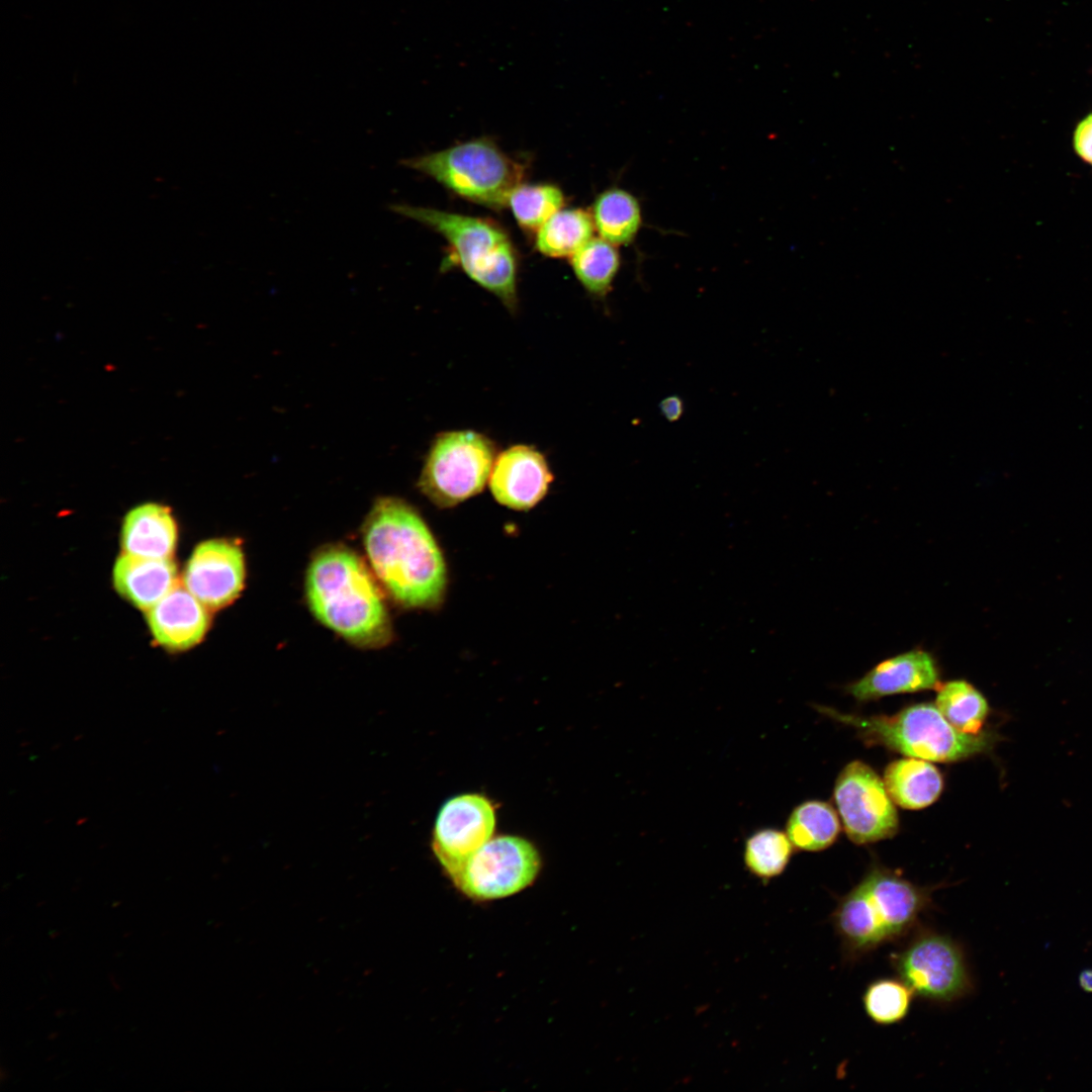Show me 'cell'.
<instances>
[{"instance_id": "obj_1", "label": "cell", "mask_w": 1092, "mask_h": 1092, "mask_svg": "<svg viewBox=\"0 0 1092 1092\" xmlns=\"http://www.w3.org/2000/svg\"><path fill=\"white\" fill-rule=\"evenodd\" d=\"M365 551L389 596L411 609L438 607L447 587L442 551L421 515L405 500L379 497L363 525Z\"/></svg>"}, {"instance_id": "obj_2", "label": "cell", "mask_w": 1092, "mask_h": 1092, "mask_svg": "<svg viewBox=\"0 0 1092 1092\" xmlns=\"http://www.w3.org/2000/svg\"><path fill=\"white\" fill-rule=\"evenodd\" d=\"M308 607L326 627L359 647H380L392 630L383 595L366 563L351 549L318 550L305 577Z\"/></svg>"}, {"instance_id": "obj_3", "label": "cell", "mask_w": 1092, "mask_h": 1092, "mask_svg": "<svg viewBox=\"0 0 1092 1092\" xmlns=\"http://www.w3.org/2000/svg\"><path fill=\"white\" fill-rule=\"evenodd\" d=\"M931 892L881 864L871 866L832 914L843 954L854 961L908 934L931 906Z\"/></svg>"}, {"instance_id": "obj_4", "label": "cell", "mask_w": 1092, "mask_h": 1092, "mask_svg": "<svg viewBox=\"0 0 1092 1092\" xmlns=\"http://www.w3.org/2000/svg\"><path fill=\"white\" fill-rule=\"evenodd\" d=\"M390 211L440 234L452 260L479 286L492 293L511 312L518 307V262L514 245L495 222L431 207L394 203Z\"/></svg>"}, {"instance_id": "obj_5", "label": "cell", "mask_w": 1092, "mask_h": 1092, "mask_svg": "<svg viewBox=\"0 0 1092 1092\" xmlns=\"http://www.w3.org/2000/svg\"><path fill=\"white\" fill-rule=\"evenodd\" d=\"M814 708L852 727L867 743L928 761L964 760L988 752L997 739V735L988 731L979 734L959 731L931 703L914 704L892 716L845 714L819 705Z\"/></svg>"}, {"instance_id": "obj_6", "label": "cell", "mask_w": 1092, "mask_h": 1092, "mask_svg": "<svg viewBox=\"0 0 1092 1092\" xmlns=\"http://www.w3.org/2000/svg\"><path fill=\"white\" fill-rule=\"evenodd\" d=\"M471 202L500 208L522 183L524 167L493 142L475 139L400 161Z\"/></svg>"}, {"instance_id": "obj_7", "label": "cell", "mask_w": 1092, "mask_h": 1092, "mask_svg": "<svg viewBox=\"0 0 1092 1092\" xmlns=\"http://www.w3.org/2000/svg\"><path fill=\"white\" fill-rule=\"evenodd\" d=\"M496 455L494 442L482 433L441 432L431 443L418 487L435 506L455 507L483 490Z\"/></svg>"}, {"instance_id": "obj_8", "label": "cell", "mask_w": 1092, "mask_h": 1092, "mask_svg": "<svg viewBox=\"0 0 1092 1092\" xmlns=\"http://www.w3.org/2000/svg\"><path fill=\"white\" fill-rule=\"evenodd\" d=\"M897 977L924 1000L947 1004L973 989L969 965L962 946L951 937L933 930H919L891 957Z\"/></svg>"}, {"instance_id": "obj_9", "label": "cell", "mask_w": 1092, "mask_h": 1092, "mask_svg": "<svg viewBox=\"0 0 1092 1092\" xmlns=\"http://www.w3.org/2000/svg\"><path fill=\"white\" fill-rule=\"evenodd\" d=\"M540 855L528 840L513 835L490 838L451 878L464 895L487 901L512 896L533 883Z\"/></svg>"}, {"instance_id": "obj_10", "label": "cell", "mask_w": 1092, "mask_h": 1092, "mask_svg": "<svg viewBox=\"0 0 1092 1092\" xmlns=\"http://www.w3.org/2000/svg\"><path fill=\"white\" fill-rule=\"evenodd\" d=\"M834 800L848 838L869 844L893 837L899 828L895 803L884 781L867 763L853 760L838 775Z\"/></svg>"}, {"instance_id": "obj_11", "label": "cell", "mask_w": 1092, "mask_h": 1092, "mask_svg": "<svg viewBox=\"0 0 1092 1092\" xmlns=\"http://www.w3.org/2000/svg\"><path fill=\"white\" fill-rule=\"evenodd\" d=\"M495 811L479 794H463L441 807L434 826L432 847L450 879L492 836Z\"/></svg>"}, {"instance_id": "obj_12", "label": "cell", "mask_w": 1092, "mask_h": 1092, "mask_svg": "<svg viewBox=\"0 0 1092 1092\" xmlns=\"http://www.w3.org/2000/svg\"><path fill=\"white\" fill-rule=\"evenodd\" d=\"M245 558L241 547L226 539L198 544L183 573V585L207 609L231 604L245 581Z\"/></svg>"}, {"instance_id": "obj_13", "label": "cell", "mask_w": 1092, "mask_h": 1092, "mask_svg": "<svg viewBox=\"0 0 1092 1092\" xmlns=\"http://www.w3.org/2000/svg\"><path fill=\"white\" fill-rule=\"evenodd\" d=\"M553 478L541 451L531 445L516 444L496 455L488 486L502 506L528 511L545 497Z\"/></svg>"}, {"instance_id": "obj_14", "label": "cell", "mask_w": 1092, "mask_h": 1092, "mask_svg": "<svg viewBox=\"0 0 1092 1092\" xmlns=\"http://www.w3.org/2000/svg\"><path fill=\"white\" fill-rule=\"evenodd\" d=\"M940 684L934 657L923 649H912L883 660L846 690L855 700L866 702L937 689Z\"/></svg>"}, {"instance_id": "obj_15", "label": "cell", "mask_w": 1092, "mask_h": 1092, "mask_svg": "<svg viewBox=\"0 0 1092 1092\" xmlns=\"http://www.w3.org/2000/svg\"><path fill=\"white\" fill-rule=\"evenodd\" d=\"M147 621L156 641L173 650L196 645L209 626L207 608L180 583L147 611Z\"/></svg>"}, {"instance_id": "obj_16", "label": "cell", "mask_w": 1092, "mask_h": 1092, "mask_svg": "<svg viewBox=\"0 0 1092 1092\" xmlns=\"http://www.w3.org/2000/svg\"><path fill=\"white\" fill-rule=\"evenodd\" d=\"M175 563L122 553L113 566L115 589L133 606L148 611L178 584Z\"/></svg>"}, {"instance_id": "obj_17", "label": "cell", "mask_w": 1092, "mask_h": 1092, "mask_svg": "<svg viewBox=\"0 0 1092 1092\" xmlns=\"http://www.w3.org/2000/svg\"><path fill=\"white\" fill-rule=\"evenodd\" d=\"M177 542V526L170 510L156 503L131 509L122 522L124 553L158 559L171 558Z\"/></svg>"}, {"instance_id": "obj_18", "label": "cell", "mask_w": 1092, "mask_h": 1092, "mask_svg": "<svg viewBox=\"0 0 1092 1092\" xmlns=\"http://www.w3.org/2000/svg\"><path fill=\"white\" fill-rule=\"evenodd\" d=\"M883 781L895 804L918 810L933 804L943 789L941 772L930 761L907 757L889 763Z\"/></svg>"}, {"instance_id": "obj_19", "label": "cell", "mask_w": 1092, "mask_h": 1092, "mask_svg": "<svg viewBox=\"0 0 1092 1092\" xmlns=\"http://www.w3.org/2000/svg\"><path fill=\"white\" fill-rule=\"evenodd\" d=\"M592 215L600 238L617 247L631 244L643 222L639 200L620 187L600 193L594 202Z\"/></svg>"}, {"instance_id": "obj_20", "label": "cell", "mask_w": 1092, "mask_h": 1092, "mask_svg": "<svg viewBox=\"0 0 1092 1092\" xmlns=\"http://www.w3.org/2000/svg\"><path fill=\"white\" fill-rule=\"evenodd\" d=\"M840 832V822L833 807L819 800L796 806L786 823V833L795 848L820 851L829 847Z\"/></svg>"}, {"instance_id": "obj_21", "label": "cell", "mask_w": 1092, "mask_h": 1092, "mask_svg": "<svg viewBox=\"0 0 1092 1092\" xmlns=\"http://www.w3.org/2000/svg\"><path fill=\"white\" fill-rule=\"evenodd\" d=\"M595 230L592 212L581 208L560 209L536 232L535 246L547 257L570 258L594 238Z\"/></svg>"}, {"instance_id": "obj_22", "label": "cell", "mask_w": 1092, "mask_h": 1092, "mask_svg": "<svg viewBox=\"0 0 1092 1092\" xmlns=\"http://www.w3.org/2000/svg\"><path fill=\"white\" fill-rule=\"evenodd\" d=\"M575 277L593 296L604 299L612 290L621 266L617 246L593 238L570 257Z\"/></svg>"}, {"instance_id": "obj_23", "label": "cell", "mask_w": 1092, "mask_h": 1092, "mask_svg": "<svg viewBox=\"0 0 1092 1092\" xmlns=\"http://www.w3.org/2000/svg\"><path fill=\"white\" fill-rule=\"evenodd\" d=\"M944 718L959 731L979 734L989 715L986 698L964 679L940 684L935 703Z\"/></svg>"}, {"instance_id": "obj_24", "label": "cell", "mask_w": 1092, "mask_h": 1092, "mask_svg": "<svg viewBox=\"0 0 1092 1092\" xmlns=\"http://www.w3.org/2000/svg\"><path fill=\"white\" fill-rule=\"evenodd\" d=\"M795 847L787 833L777 828H761L745 840L743 859L755 877L769 880L787 868Z\"/></svg>"}, {"instance_id": "obj_25", "label": "cell", "mask_w": 1092, "mask_h": 1092, "mask_svg": "<svg viewBox=\"0 0 1092 1092\" xmlns=\"http://www.w3.org/2000/svg\"><path fill=\"white\" fill-rule=\"evenodd\" d=\"M508 205L518 222L527 232H537L564 205V195L552 184L518 185L511 193Z\"/></svg>"}, {"instance_id": "obj_26", "label": "cell", "mask_w": 1092, "mask_h": 1092, "mask_svg": "<svg viewBox=\"0 0 1092 1092\" xmlns=\"http://www.w3.org/2000/svg\"><path fill=\"white\" fill-rule=\"evenodd\" d=\"M914 993L898 977L882 978L870 983L862 995L868 1017L880 1025H892L908 1014Z\"/></svg>"}, {"instance_id": "obj_27", "label": "cell", "mask_w": 1092, "mask_h": 1092, "mask_svg": "<svg viewBox=\"0 0 1092 1092\" xmlns=\"http://www.w3.org/2000/svg\"><path fill=\"white\" fill-rule=\"evenodd\" d=\"M1073 147L1076 154L1092 166V112L1085 116L1075 127Z\"/></svg>"}, {"instance_id": "obj_28", "label": "cell", "mask_w": 1092, "mask_h": 1092, "mask_svg": "<svg viewBox=\"0 0 1092 1092\" xmlns=\"http://www.w3.org/2000/svg\"><path fill=\"white\" fill-rule=\"evenodd\" d=\"M659 408L664 419L669 422H675L684 413V402L680 397L670 395L661 400Z\"/></svg>"}, {"instance_id": "obj_29", "label": "cell", "mask_w": 1092, "mask_h": 1092, "mask_svg": "<svg viewBox=\"0 0 1092 1092\" xmlns=\"http://www.w3.org/2000/svg\"><path fill=\"white\" fill-rule=\"evenodd\" d=\"M1080 987L1088 993H1092V969H1085L1079 975Z\"/></svg>"}]
</instances>
